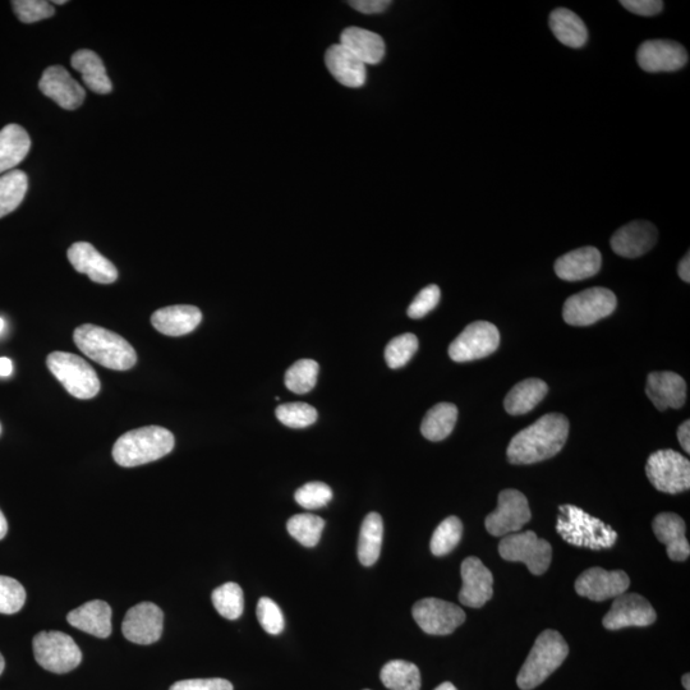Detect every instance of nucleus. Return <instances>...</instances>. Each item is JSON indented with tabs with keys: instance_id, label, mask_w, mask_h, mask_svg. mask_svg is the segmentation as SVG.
<instances>
[{
	"instance_id": "f257e3e1",
	"label": "nucleus",
	"mask_w": 690,
	"mask_h": 690,
	"mask_svg": "<svg viewBox=\"0 0 690 690\" xmlns=\"http://www.w3.org/2000/svg\"><path fill=\"white\" fill-rule=\"evenodd\" d=\"M568 435L567 417L559 413L546 414L513 437L506 452L509 462L524 466L555 457L567 443Z\"/></svg>"
},
{
	"instance_id": "f03ea898",
	"label": "nucleus",
	"mask_w": 690,
	"mask_h": 690,
	"mask_svg": "<svg viewBox=\"0 0 690 690\" xmlns=\"http://www.w3.org/2000/svg\"><path fill=\"white\" fill-rule=\"evenodd\" d=\"M73 339L82 353L110 370L127 371L136 365L135 348L113 331L85 324L75 330Z\"/></svg>"
},
{
	"instance_id": "7ed1b4c3",
	"label": "nucleus",
	"mask_w": 690,
	"mask_h": 690,
	"mask_svg": "<svg viewBox=\"0 0 690 690\" xmlns=\"http://www.w3.org/2000/svg\"><path fill=\"white\" fill-rule=\"evenodd\" d=\"M174 444V435L164 427H141L115 441L113 458L121 467L144 466L168 455L174 449Z\"/></svg>"
},
{
	"instance_id": "20e7f679",
	"label": "nucleus",
	"mask_w": 690,
	"mask_h": 690,
	"mask_svg": "<svg viewBox=\"0 0 690 690\" xmlns=\"http://www.w3.org/2000/svg\"><path fill=\"white\" fill-rule=\"evenodd\" d=\"M556 531L568 544L590 550L611 549L618 533L574 505H561Z\"/></svg>"
},
{
	"instance_id": "39448f33",
	"label": "nucleus",
	"mask_w": 690,
	"mask_h": 690,
	"mask_svg": "<svg viewBox=\"0 0 690 690\" xmlns=\"http://www.w3.org/2000/svg\"><path fill=\"white\" fill-rule=\"evenodd\" d=\"M569 655V646L556 630H545L536 639L517 678L518 687L532 690L558 670Z\"/></svg>"
},
{
	"instance_id": "423d86ee",
	"label": "nucleus",
	"mask_w": 690,
	"mask_h": 690,
	"mask_svg": "<svg viewBox=\"0 0 690 690\" xmlns=\"http://www.w3.org/2000/svg\"><path fill=\"white\" fill-rule=\"evenodd\" d=\"M50 372L69 394L77 399H91L100 391L98 374L84 358L66 352H53L46 360Z\"/></svg>"
},
{
	"instance_id": "0eeeda50",
	"label": "nucleus",
	"mask_w": 690,
	"mask_h": 690,
	"mask_svg": "<svg viewBox=\"0 0 690 690\" xmlns=\"http://www.w3.org/2000/svg\"><path fill=\"white\" fill-rule=\"evenodd\" d=\"M32 647L36 662L50 673H69L82 661V652L73 638L57 630L40 632L35 636Z\"/></svg>"
},
{
	"instance_id": "6e6552de",
	"label": "nucleus",
	"mask_w": 690,
	"mask_h": 690,
	"mask_svg": "<svg viewBox=\"0 0 690 690\" xmlns=\"http://www.w3.org/2000/svg\"><path fill=\"white\" fill-rule=\"evenodd\" d=\"M499 554L506 561L526 564L532 574L542 575L550 568L552 547L535 532L527 531L505 536L500 541Z\"/></svg>"
},
{
	"instance_id": "1a4fd4ad",
	"label": "nucleus",
	"mask_w": 690,
	"mask_h": 690,
	"mask_svg": "<svg viewBox=\"0 0 690 690\" xmlns=\"http://www.w3.org/2000/svg\"><path fill=\"white\" fill-rule=\"evenodd\" d=\"M646 473L655 489L665 494H680L690 487V463L684 455L666 449L647 460Z\"/></svg>"
},
{
	"instance_id": "9d476101",
	"label": "nucleus",
	"mask_w": 690,
	"mask_h": 690,
	"mask_svg": "<svg viewBox=\"0 0 690 690\" xmlns=\"http://www.w3.org/2000/svg\"><path fill=\"white\" fill-rule=\"evenodd\" d=\"M616 305L618 299L610 289H586L567 299L563 317L569 325L590 326L613 314Z\"/></svg>"
},
{
	"instance_id": "9b49d317",
	"label": "nucleus",
	"mask_w": 690,
	"mask_h": 690,
	"mask_svg": "<svg viewBox=\"0 0 690 690\" xmlns=\"http://www.w3.org/2000/svg\"><path fill=\"white\" fill-rule=\"evenodd\" d=\"M500 334L491 322L476 321L469 324L449 347L454 362L464 363L489 357L499 348Z\"/></svg>"
},
{
	"instance_id": "f8f14e48",
	"label": "nucleus",
	"mask_w": 690,
	"mask_h": 690,
	"mask_svg": "<svg viewBox=\"0 0 690 690\" xmlns=\"http://www.w3.org/2000/svg\"><path fill=\"white\" fill-rule=\"evenodd\" d=\"M414 620L430 636H449L466 621V613L452 602L423 598L412 609Z\"/></svg>"
},
{
	"instance_id": "ddd939ff",
	"label": "nucleus",
	"mask_w": 690,
	"mask_h": 690,
	"mask_svg": "<svg viewBox=\"0 0 690 690\" xmlns=\"http://www.w3.org/2000/svg\"><path fill=\"white\" fill-rule=\"evenodd\" d=\"M532 513L526 496L518 490H504L499 494L498 508L487 515V532L495 537L517 533L531 521Z\"/></svg>"
},
{
	"instance_id": "4468645a",
	"label": "nucleus",
	"mask_w": 690,
	"mask_h": 690,
	"mask_svg": "<svg viewBox=\"0 0 690 690\" xmlns=\"http://www.w3.org/2000/svg\"><path fill=\"white\" fill-rule=\"evenodd\" d=\"M656 611L650 602L636 593H623L614 598L613 606L606 614L602 624L609 630L629 627H648L655 623Z\"/></svg>"
},
{
	"instance_id": "2eb2a0df",
	"label": "nucleus",
	"mask_w": 690,
	"mask_h": 690,
	"mask_svg": "<svg viewBox=\"0 0 690 690\" xmlns=\"http://www.w3.org/2000/svg\"><path fill=\"white\" fill-rule=\"evenodd\" d=\"M164 613L153 602H141L128 610L122 624L123 636L136 644H153L163 634Z\"/></svg>"
},
{
	"instance_id": "dca6fc26",
	"label": "nucleus",
	"mask_w": 690,
	"mask_h": 690,
	"mask_svg": "<svg viewBox=\"0 0 690 690\" xmlns=\"http://www.w3.org/2000/svg\"><path fill=\"white\" fill-rule=\"evenodd\" d=\"M630 586L628 574L623 570L587 569L575 582V591L588 600L601 602L627 592Z\"/></svg>"
},
{
	"instance_id": "f3484780",
	"label": "nucleus",
	"mask_w": 690,
	"mask_h": 690,
	"mask_svg": "<svg viewBox=\"0 0 690 690\" xmlns=\"http://www.w3.org/2000/svg\"><path fill=\"white\" fill-rule=\"evenodd\" d=\"M637 62L646 72H675L688 63V52L676 41L648 40L639 46Z\"/></svg>"
},
{
	"instance_id": "a211bd4d",
	"label": "nucleus",
	"mask_w": 690,
	"mask_h": 690,
	"mask_svg": "<svg viewBox=\"0 0 690 690\" xmlns=\"http://www.w3.org/2000/svg\"><path fill=\"white\" fill-rule=\"evenodd\" d=\"M463 586L459 592V601L464 606L472 609H480L494 596V577L485 564L475 556L463 561L462 568Z\"/></svg>"
},
{
	"instance_id": "6ab92c4d",
	"label": "nucleus",
	"mask_w": 690,
	"mask_h": 690,
	"mask_svg": "<svg viewBox=\"0 0 690 690\" xmlns=\"http://www.w3.org/2000/svg\"><path fill=\"white\" fill-rule=\"evenodd\" d=\"M39 89L59 107L66 110L80 108L86 98L84 87L73 80L66 68L53 66L45 69L39 82Z\"/></svg>"
},
{
	"instance_id": "aec40b11",
	"label": "nucleus",
	"mask_w": 690,
	"mask_h": 690,
	"mask_svg": "<svg viewBox=\"0 0 690 690\" xmlns=\"http://www.w3.org/2000/svg\"><path fill=\"white\" fill-rule=\"evenodd\" d=\"M68 260L77 273L89 276L92 282L112 284L118 279L117 268L90 243L72 245L68 250Z\"/></svg>"
},
{
	"instance_id": "412c9836",
	"label": "nucleus",
	"mask_w": 690,
	"mask_h": 690,
	"mask_svg": "<svg viewBox=\"0 0 690 690\" xmlns=\"http://www.w3.org/2000/svg\"><path fill=\"white\" fill-rule=\"evenodd\" d=\"M657 242V229L650 222L636 220L624 225L611 237V248L616 255L637 259L651 251Z\"/></svg>"
},
{
	"instance_id": "4be33fe9",
	"label": "nucleus",
	"mask_w": 690,
	"mask_h": 690,
	"mask_svg": "<svg viewBox=\"0 0 690 690\" xmlns=\"http://www.w3.org/2000/svg\"><path fill=\"white\" fill-rule=\"evenodd\" d=\"M647 397L659 411L667 408L679 409L687 400V384L675 372H652L647 377Z\"/></svg>"
},
{
	"instance_id": "5701e85b",
	"label": "nucleus",
	"mask_w": 690,
	"mask_h": 690,
	"mask_svg": "<svg viewBox=\"0 0 690 690\" xmlns=\"http://www.w3.org/2000/svg\"><path fill=\"white\" fill-rule=\"evenodd\" d=\"M602 257L595 247H582L561 256L555 262V273L565 282H581L600 271Z\"/></svg>"
},
{
	"instance_id": "b1692460",
	"label": "nucleus",
	"mask_w": 690,
	"mask_h": 690,
	"mask_svg": "<svg viewBox=\"0 0 690 690\" xmlns=\"http://www.w3.org/2000/svg\"><path fill=\"white\" fill-rule=\"evenodd\" d=\"M200 308L190 305H177L161 308L151 316V324L159 333L168 337H182L190 334L201 324Z\"/></svg>"
},
{
	"instance_id": "393cba45",
	"label": "nucleus",
	"mask_w": 690,
	"mask_h": 690,
	"mask_svg": "<svg viewBox=\"0 0 690 690\" xmlns=\"http://www.w3.org/2000/svg\"><path fill=\"white\" fill-rule=\"evenodd\" d=\"M652 528L659 541L666 546L671 560L684 561L689 558L690 546L685 536L687 527L682 517L674 513H661L653 519Z\"/></svg>"
},
{
	"instance_id": "a878e982",
	"label": "nucleus",
	"mask_w": 690,
	"mask_h": 690,
	"mask_svg": "<svg viewBox=\"0 0 690 690\" xmlns=\"http://www.w3.org/2000/svg\"><path fill=\"white\" fill-rule=\"evenodd\" d=\"M73 628L98 638H108L112 634V607L107 602L94 600L77 607L67 615Z\"/></svg>"
},
{
	"instance_id": "bb28decb",
	"label": "nucleus",
	"mask_w": 690,
	"mask_h": 690,
	"mask_svg": "<svg viewBox=\"0 0 690 690\" xmlns=\"http://www.w3.org/2000/svg\"><path fill=\"white\" fill-rule=\"evenodd\" d=\"M325 63L331 75L340 84L352 87V89L365 85L366 64H363L356 55L345 49L343 45H331L325 54Z\"/></svg>"
},
{
	"instance_id": "cd10ccee",
	"label": "nucleus",
	"mask_w": 690,
	"mask_h": 690,
	"mask_svg": "<svg viewBox=\"0 0 690 690\" xmlns=\"http://www.w3.org/2000/svg\"><path fill=\"white\" fill-rule=\"evenodd\" d=\"M340 45L356 55L363 64H377L383 61L385 55V43L380 35L375 32L361 29V27H348L340 36Z\"/></svg>"
},
{
	"instance_id": "c85d7f7f",
	"label": "nucleus",
	"mask_w": 690,
	"mask_h": 690,
	"mask_svg": "<svg viewBox=\"0 0 690 690\" xmlns=\"http://www.w3.org/2000/svg\"><path fill=\"white\" fill-rule=\"evenodd\" d=\"M31 140L25 128L8 124L0 131V174L11 172L29 154Z\"/></svg>"
},
{
	"instance_id": "c756f323",
	"label": "nucleus",
	"mask_w": 690,
	"mask_h": 690,
	"mask_svg": "<svg viewBox=\"0 0 690 690\" xmlns=\"http://www.w3.org/2000/svg\"><path fill=\"white\" fill-rule=\"evenodd\" d=\"M71 64L77 72L81 73L82 80L91 91L100 95H107L112 92V82H110L104 63L98 54L87 49L78 50L77 53L73 54Z\"/></svg>"
},
{
	"instance_id": "7c9ffc66",
	"label": "nucleus",
	"mask_w": 690,
	"mask_h": 690,
	"mask_svg": "<svg viewBox=\"0 0 690 690\" xmlns=\"http://www.w3.org/2000/svg\"><path fill=\"white\" fill-rule=\"evenodd\" d=\"M550 29L561 44L579 49L586 45L588 30L581 17L567 8H556L550 15Z\"/></svg>"
},
{
	"instance_id": "2f4dec72",
	"label": "nucleus",
	"mask_w": 690,
	"mask_h": 690,
	"mask_svg": "<svg viewBox=\"0 0 690 690\" xmlns=\"http://www.w3.org/2000/svg\"><path fill=\"white\" fill-rule=\"evenodd\" d=\"M547 384L540 379H527L514 386L506 395L504 406L512 416H522L535 409L546 397Z\"/></svg>"
},
{
	"instance_id": "473e14b6",
	"label": "nucleus",
	"mask_w": 690,
	"mask_h": 690,
	"mask_svg": "<svg viewBox=\"0 0 690 690\" xmlns=\"http://www.w3.org/2000/svg\"><path fill=\"white\" fill-rule=\"evenodd\" d=\"M384 522L379 513H370L361 526L357 554L361 564L372 567L379 560L383 547Z\"/></svg>"
},
{
	"instance_id": "72a5a7b5",
	"label": "nucleus",
	"mask_w": 690,
	"mask_h": 690,
	"mask_svg": "<svg viewBox=\"0 0 690 690\" xmlns=\"http://www.w3.org/2000/svg\"><path fill=\"white\" fill-rule=\"evenodd\" d=\"M458 420V408L452 403H439L423 418L421 432L430 441H441L452 434Z\"/></svg>"
},
{
	"instance_id": "f704fd0d",
	"label": "nucleus",
	"mask_w": 690,
	"mask_h": 690,
	"mask_svg": "<svg viewBox=\"0 0 690 690\" xmlns=\"http://www.w3.org/2000/svg\"><path fill=\"white\" fill-rule=\"evenodd\" d=\"M380 679L390 690H421L420 669L412 662L403 660L388 662L381 669Z\"/></svg>"
},
{
	"instance_id": "c9c22d12",
	"label": "nucleus",
	"mask_w": 690,
	"mask_h": 690,
	"mask_svg": "<svg viewBox=\"0 0 690 690\" xmlns=\"http://www.w3.org/2000/svg\"><path fill=\"white\" fill-rule=\"evenodd\" d=\"M29 179L22 170L13 169L0 176V219L13 213L25 199Z\"/></svg>"
},
{
	"instance_id": "e433bc0d",
	"label": "nucleus",
	"mask_w": 690,
	"mask_h": 690,
	"mask_svg": "<svg viewBox=\"0 0 690 690\" xmlns=\"http://www.w3.org/2000/svg\"><path fill=\"white\" fill-rule=\"evenodd\" d=\"M211 600L216 611L228 620L241 618L245 609V597H243L241 586L237 583L229 582L216 588L211 595Z\"/></svg>"
},
{
	"instance_id": "4c0bfd02",
	"label": "nucleus",
	"mask_w": 690,
	"mask_h": 690,
	"mask_svg": "<svg viewBox=\"0 0 690 690\" xmlns=\"http://www.w3.org/2000/svg\"><path fill=\"white\" fill-rule=\"evenodd\" d=\"M324 528V519L314 514H297L287 523L289 535L305 547L319 544Z\"/></svg>"
},
{
	"instance_id": "58836bf2",
	"label": "nucleus",
	"mask_w": 690,
	"mask_h": 690,
	"mask_svg": "<svg viewBox=\"0 0 690 690\" xmlns=\"http://www.w3.org/2000/svg\"><path fill=\"white\" fill-rule=\"evenodd\" d=\"M319 363L314 360H301L293 363L285 374V385L293 393L307 394L315 388Z\"/></svg>"
},
{
	"instance_id": "ea45409f",
	"label": "nucleus",
	"mask_w": 690,
	"mask_h": 690,
	"mask_svg": "<svg viewBox=\"0 0 690 690\" xmlns=\"http://www.w3.org/2000/svg\"><path fill=\"white\" fill-rule=\"evenodd\" d=\"M463 535V524L457 517L446 518L435 529L431 538L430 549L435 556L450 554L459 545Z\"/></svg>"
},
{
	"instance_id": "a19ab883",
	"label": "nucleus",
	"mask_w": 690,
	"mask_h": 690,
	"mask_svg": "<svg viewBox=\"0 0 690 690\" xmlns=\"http://www.w3.org/2000/svg\"><path fill=\"white\" fill-rule=\"evenodd\" d=\"M276 417L291 429H305L317 421V411L307 403H287L276 408Z\"/></svg>"
},
{
	"instance_id": "79ce46f5",
	"label": "nucleus",
	"mask_w": 690,
	"mask_h": 690,
	"mask_svg": "<svg viewBox=\"0 0 690 690\" xmlns=\"http://www.w3.org/2000/svg\"><path fill=\"white\" fill-rule=\"evenodd\" d=\"M418 349V339L412 333L399 335L390 340L385 348V361L390 368H400L412 360Z\"/></svg>"
},
{
	"instance_id": "37998d69",
	"label": "nucleus",
	"mask_w": 690,
	"mask_h": 690,
	"mask_svg": "<svg viewBox=\"0 0 690 690\" xmlns=\"http://www.w3.org/2000/svg\"><path fill=\"white\" fill-rule=\"evenodd\" d=\"M26 591L16 579L0 575V614L18 613L25 605Z\"/></svg>"
},
{
	"instance_id": "c03bdc74",
	"label": "nucleus",
	"mask_w": 690,
	"mask_h": 690,
	"mask_svg": "<svg viewBox=\"0 0 690 690\" xmlns=\"http://www.w3.org/2000/svg\"><path fill=\"white\" fill-rule=\"evenodd\" d=\"M297 503L308 510L324 508L333 499V491L324 482L306 483L294 495Z\"/></svg>"
},
{
	"instance_id": "a18cd8bd",
	"label": "nucleus",
	"mask_w": 690,
	"mask_h": 690,
	"mask_svg": "<svg viewBox=\"0 0 690 690\" xmlns=\"http://www.w3.org/2000/svg\"><path fill=\"white\" fill-rule=\"evenodd\" d=\"M257 619L262 629L271 636H278L285 627L282 610L275 601L269 597H262L257 604Z\"/></svg>"
},
{
	"instance_id": "49530a36",
	"label": "nucleus",
	"mask_w": 690,
	"mask_h": 690,
	"mask_svg": "<svg viewBox=\"0 0 690 690\" xmlns=\"http://www.w3.org/2000/svg\"><path fill=\"white\" fill-rule=\"evenodd\" d=\"M18 20L23 23H34L54 16L53 3L45 0H16L12 2Z\"/></svg>"
},
{
	"instance_id": "de8ad7c7",
	"label": "nucleus",
	"mask_w": 690,
	"mask_h": 690,
	"mask_svg": "<svg viewBox=\"0 0 690 690\" xmlns=\"http://www.w3.org/2000/svg\"><path fill=\"white\" fill-rule=\"evenodd\" d=\"M440 298L441 291L437 285L431 284L429 287L423 288L409 306L408 316L411 319H422L432 310H435L436 306L439 305Z\"/></svg>"
},
{
	"instance_id": "09e8293b",
	"label": "nucleus",
	"mask_w": 690,
	"mask_h": 690,
	"mask_svg": "<svg viewBox=\"0 0 690 690\" xmlns=\"http://www.w3.org/2000/svg\"><path fill=\"white\" fill-rule=\"evenodd\" d=\"M169 690H233V685L220 678L188 679L173 684Z\"/></svg>"
},
{
	"instance_id": "8fccbe9b",
	"label": "nucleus",
	"mask_w": 690,
	"mask_h": 690,
	"mask_svg": "<svg viewBox=\"0 0 690 690\" xmlns=\"http://www.w3.org/2000/svg\"><path fill=\"white\" fill-rule=\"evenodd\" d=\"M620 4L634 15L644 17L659 15L664 9L661 0H621Z\"/></svg>"
},
{
	"instance_id": "3c124183",
	"label": "nucleus",
	"mask_w": 690,
	"mask_h": 690,
	"mask_svg": "<svg viewBox=\"0 0 690 690\" xmlns=\"http://www.w3.org/2000/svg\"><path fill=\"white\" fill-rule=\"evenodd\" d=\"M348 4L356 11L365 13V15H376V13L384 12L391 2L389 0H354V2H349Z\"/></svg>"
},
{
	"instance_id": "603ef678",
	"label": "nucleus",
	"mask_w": 690,
	"mask_h": 690,
	"mask_svg": "<svg viewBox=\"0 0 690 690\" xmlns=\"http://www.w3.org/2000/svg\"><path fill=\"white\" fill-rule=\"evenodd\" d=\"M678 439L680 445L683 446V449L685 452L688 454L690 453V422L685 421L682 423V426L679 427L678 430Z\"/></svg>"
},
{
	"instance_id": "864d4df0",
	"label": "nucleus",
	"mask_w": 690,
	"mask_h": 690,
	"mask_svg": "<svg viewBox=\"0 0 690 690\" xmlns=\"http://www.w3.org/2000/svg\"><path fill=\"white\" fill-rule=\"evenodd\" d=\"M678 274L680 276V279L683 280L685 283L690 282V255L687 253L685 255L684 259L680 261L679 268H678Z\"/></svg>"
},
{
	"instance_id": "5fc2aeb1",
	"label": "nucleus",
	"mask_w": 690,
	"mask_h": 690,
	"mask_svg": "<svg viewBox=\"0 0 690 690\" xmlns=\"http://www.w3.org/2000/svg\"><path fill=\"white\" fill-rule=\"evenodd\" d=\"M13 372V363L7 357H0V377L11 376Z\"/></svg>"
},
{
	"instance_id": "6e6d98bb",
	"label": "nucleus",
	"mask_w": 690,
	"mask_h": 690,
	"mask_svg": "<svg viewBox=\"0 0 690 690\" xmlns=\"http://www.w3.org/2000/svg\"><path fill=\"white\" fill-rule=\"evenodd\" d=\"M7 532H8L7 519H6V517H4L2 510H0V540H3V538L7 536Z\"/></svg>"
},
{
	"instance_id": "4d7b16f0",
	"label": "nucleus",
	"mask_w": 690,
	"mask_h": 690,
	"mask_svg": "<svg viewBox=\"0 0 690 690\" xmlns=\"http://www.w3.org/2000/svg\"><path fill=\"white\" fill-rule=\"evenodd\" d=\"M435 690H458V689L455 688L452 683L446 682V683L440 684L439 687H437Z\"/></svg>"
},
{
	"instance_id": "13d9d810",
	"label": "nucleus",
	"mask_w": 690,
	"mask_h": 690,
	"mask_svg": "<svg viewBox=\"0 0 690 690\" xmlns=\"http://www.w3.org/2000/svg\"><path fill=\"white\" fill-rule=\"evenodd\" d=\"M683 687L685 688V690H690V675L689 674H685L683 676Z\"/></svg>"
},
{
	"instance_id": "bf43d9fd",
	"label": "nucleus",
	"mask_w": 690,
	"mask_h": 690,
	"mask_svg": "<svg viewBox=\"0 0 690 690\" xmlns=\"http://www.w3.org/2000/svg\"><path fill=\"white\" fill-rule=\"evenodd\" d=\"M4 667H6V661H4V657L2 656V653H0V675H2Z\"/></svg>"
},
{
	"instance_id": "052dcab7",
	"label": "nucleus",
	"mask_w": 690,
	"mask_h": 690,
	"mask_svg": "<svg viewBox=\"0 0 690 690\" xmlns=\"http://www.w3.org/2000/svg\"><path fill=\"white\" fill-rule=\"evenodd\" d=\"M4 329H6V322L0 317V334L3 333Z\"/></svg>"
},
{
	"instance_id": "680f3d73",
	"label": "nucleus",
	"mask_w": 690,
	"mask_h": 690,
	"mask_svg": "<svg viewBox=\"0 0 690 690\" xmlns=\"http://www.w3.org/2000/svg\"><path fill=\"white\" fill-rule=\"evenodd\" d=\"M53 3L54 4H66L67 2H66V0H61V2H59V0H58V2H57V0H55V2H53Z\"/></svg>"
},
{
	"instance_id": "e2e57ef3",
	"label": "nucleus",
	"mask_w": 690,
	"mask_h": 690,
	"mask_svg": "<svg viewBox=\"0 0 690 690\" xmlns=\"http://www.w3.org/2000/svg\"><path fill=\"white\" fill-rule=\"evenodd\" d=\"M0 432H2V426H0Z\"/></svg>"
},
{
	"instance_id": "0e129e2a",
	"label": "nucleus",
	"mask_w": 690,
	"mask_h": 690,
	"mask_svg": "<svg viewBox=\"0 0 690 690\" xmlns=\"http://www.w3.org/2000/svg\"><path fill=\"white\" fill-rule=\"evenodd\" d=\"M365 690H370V689H365Z\"/></svg>"
}]
</instances>
